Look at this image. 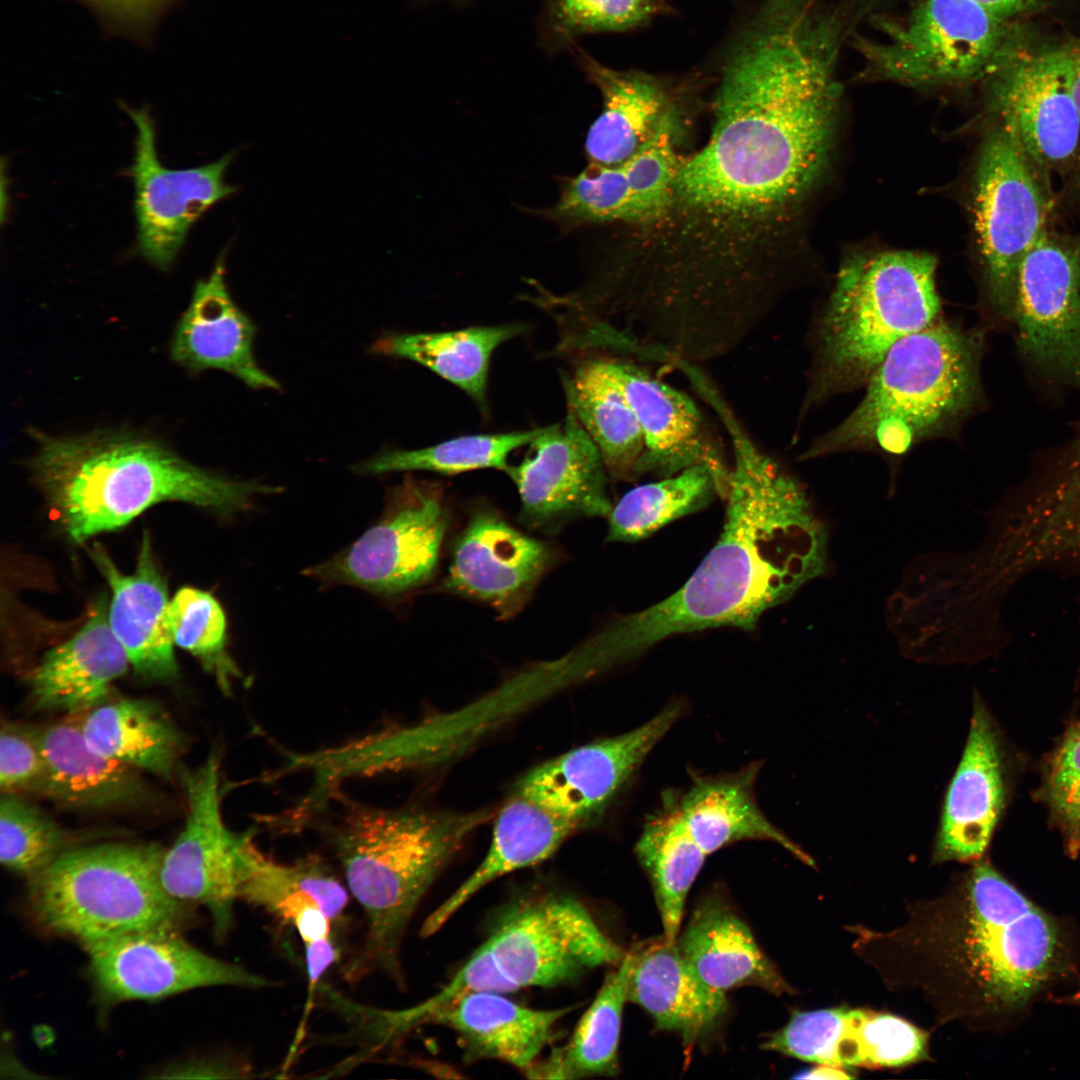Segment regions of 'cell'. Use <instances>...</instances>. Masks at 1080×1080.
I'll return each mask as SVG.
<instances>
[{"label":"cell","mask_w":1080,"mask_h":1080,"mask_svg":"<svg viewBox=\"0 0 1080 1080\" xmlns=\"http://www.w3.org/2000/svg\"><path fill=\"white\" fill-rule=\"evenodd\" d=\"M839 54L791 24L753 28L725 65L709 135L683 154L667 207L606 260L626 315L692 346L744 344L785 289L796 223L834 144Z\"/></svg>","instance_id":"6da1fadb"},{"label":"cell","mask_w":1080,"mask_h":1080,"mask_svg":"<svg viewBox=\"0 0 1080 1080\" xmlns=\"http://www.w3.org/2000/svg\"><path fill=\"white\" fill-rule=\"evenodd\" d=\"M915 903L888 931L851 927L856 953L897 991L918 992L939 1021L986 1027L1024 1013L1076 965L1071 931L988 861Z\"/></svg>","instance_id":"7a4b0ae2"},{"label":"cell","mask_w":1080,"mask_h":1080,"mask_svg":"<svg viewBox=\"0 0 1080 1080\" xmlns=\"http://www.w3.org/2000/svg\"><path fill=\"white\" fill-rule=\"evenodd\" d=\"M714 413L733 454L720 538L680 589L588 641L597 671L677 634L751 631L766 610L828 570L827 531L801 483L757 444L729 402Z\"/></svg>","instance_id":"3957f363"},{"label":"cell","mask_w":1080,"mask_h":1080,"mask_svg":"<svg viewBox=\"0 0 1080 1080\" xmlns=\"http://www.w3.org/2000/svg\"><path fill=\"white\" fill-rule=\"evenodd\" d=\"M32 470L74 543L120 529L148 508L179 501L232 514L279 487L201 469L159 441L130 433L38 436Z\"/></svg>","instance_id":"277c9868"},{"label":"cell","mask_w":1080,"mask_h":1080,"mask_svg":"<svg viewBox=\"0 0 1080 1080\" xmlns=\"http://www.w3.org/2000/svg\"><path fill=\"white\" fill-rule=\"evenodd\" d=\"M491 816L487 809L391 810L348 803L331 841L367 928L341 967L346 982L381 973L404 985L401 946L417 907L467 838Z\"/></svg>","instance_id":"5b68a950"},{"label":"cell","mask_w":1080,"mask_h":1080,"mask_svg":"<svg viewBox=\"0 0 1080 1080\" xmlns=\"http://www.w3.org/2000/svg\"><path fill=\"white\" fill-rule=\"evenodd\" d=\"M983 347L980 331L941 319L901 339L866 382L854 410L801 459L848 451L896 458L952 434L982 401Z\"/></svg>","instance_id":"8992f818"},{"label":"cell","mask_w":1080,"mask_h":1080,"mask_svg":"<svg viewBox=\"0 0 1080 1080\" xmlns=\"http://www.w3.org/2000/svg\"><path fill=\"white\" fill-rule=\"evenodd\" d=\"M936 259L919 251L848 256L813 327L803 412L865 385L901 339L940 319Z\"/></svg>","instance_id":"52a82bcc"},{"label":"cell","mask_w":1080,"mask_h":1080,"mask_svg":"<svg viewBox=\"0 0 1080 1080\" xmlns=\"http://www.w3.org/2000/svg\"><path fill=\"white\" fill-rule=\"evenodd\" d=\"M155 843L69 847L28 878L27 905L46 932L83 944L190 921L189 906L167 895Z\"/></svg>","instance_id":"ba28073f"},{"label":"cell","mask_w":1080,"mask_h":1080,"mask_svg":"<svg viewBox=\"0 0 1080 1080\" xmlns=\"http://www.w3.org/2000/svg\"><path fill=\"white\" fill-rule=\"evenodd\" d=\"M1041 176L994 123L977 155L970 208L987 309L1000 324L1010 325L1020 261L1048 229L1051 199Z\"/></svg>","instance_id":"9c48e42d"},{"label":"cell","mask_w":1080,"mask_h":1080,"mask_svg":"<svg viewBox=\"0 0 1080 1080\" xmlns=\"http://www.w3.org/2000/svg\"><path fill=\"white\" fill-rule=\"evenodd\" d=\"M976 0H921L879 39L860 40L864 72L913 87L955 86L990 72L1002 22Z\"/></svg>","instance_id":"30bf717a"},{"label":"cell","mask_w":1080,"mask_h":1080,"mask_svg":"<svg viewBox=\"0 0 1080 1080\" xmlns=\"http://www.w3.org/2000/svg\"><path fill=\"white\" fill-rule=\"evenodd\" d=\"M482 946L515 990L570 984L625 956L583 903L552 890L505 906Z\"/></svg>","instance_id":"8fae6325"},{"label":"cell","mask_w":1080,"mask_h":1080,"mask_svg":"<svg viewBox=\"0 0 1080 1080\" xmlns=\"http://www.w3.org/2000/svg\"><path fill=\"white\" fill-rule=\"evenodd\" d=\"M373 526L332 558L305 571L327 584L352 585L393 597L431 579L450 523L443 490L406 475L388 490Z\"/></svg>","instance_id":"7c38bea8"},{"label":"cell","mask_w":1080,"mask_h":1080,"mask_svg":"<svg viewBox=\"0 0 1080 1080\" xmlns=\"http://www.w3.org/2000/svg\"><path fill=\"white\" fill-rule=\"evenodd\" d=\"M1009 326L1034 376L1080 391V233L1047 229L1025 254Z\"/></svg>","instance_id":"4fadbf2b"},{"label":"cell","mask_w":1080,"mask_h":1080,"mask_svg":"<svg viewBox=\"0 0 1080 1080\" xmlns=\"http://www.w3.org/2000/svg\"><path fill=\"white\" fill-rule=\"evenodd\" d=\"M184 828L164 850L159 877L168 896L186 905H202L213 917L218 936L232 926L233 906L243 866L242 852L251 831H232L221 810L220 759L213 752L186 771Z\"/></svg>","instance_id":"5bb4252c"},{"label":"cell","mask_w":1080,"mask_h":1080,"mask_svg":"<svg viewBox=\"0 0 1080 1080\" xmlns=\"http://www.w3.org/2000/svg\"><path fill=\"white\" fill-rule=\"evenodd\" d=\"M989 109L1042 174L1076 168L1080 117L1071 88V48L995 63Z\"/></svg>","instance_id":"9a60e30c"},{"label":"cell","mask_w":1080,"mask_h":1080,"mask_svg":"<svg viewBox=\"0 0 1080 1080\" xmlns=\"http://www.w3.org/2000/svg\"><path fill=\"white\" fill-rule=\"evenodd\" d=\"M181 931L153 928L83 944L100 995L122 1002L161 999L202 987L273 985L238 964L201 951Z\"/></svg>","instance_id":"2e32d148"},{"label":"cell","mask_w":1080,"mask_h":1080,"mask_svg":"<svg viewBox=\"0 0 1080 1080\" xmlns=\"http://www.w3.org/2000/svg\"><path fill=\"white\" fill-rule=\"evenodd\" d=\"M530 445L531 453L505 470L518 490L525 526L554 534L572 520L609 515L604 461L569 407L563 421L544 427Z\"/></svg>","instance_id":"e0dca14e"},{"label":"cell","mask_w":1080,"mask_h":1080,"mask_svg":"<svg viewBox=\"0 0 1080 1080\" xmlns=\"http://www.w3.org/2000/svg\"><path fill=\"white\" fill-rule=\"evenodd\" d=\"M124 109L136 127L130 174L135 186L138 249L150 264L167 270L192 226L213 205L235 192L236 188L224 181L234 153L195 168L169 169L158 159L149 111Z\"/></svg>","instance_id":"ac0fdd59"},{"label":"cell","mask_w":1080,"mask_h":1080,"mask_svg":"<svg viewBox=\"0 0 1080 1080\" xmlns=\"http://www.w3.org/2000/svg\"><path fill=\"white\" fill-rule=\"evenodd\" d=\"M682 713V704H669L637 728L545 761L520 778L515 792L584 827L601 817Z\"/></svg>","instance_id":"d6986e66"},{"label":"cell","mask_w":1080,"mask_h":1080,"mask_svg":"<svg viewBox=\"0 0 1080 1080\" xmlns=\"http://www.w3.org/2000/svg\"><path fill=\"white\" fill-rule=\"evenodd\" d=\"M1014 761L987 705L973 696L969 732L945 790L931 862L982 859L1013 788Z\"/></svg>","instance_id":"ffe728a7"},{"label":"cell","mask_w":1080,"mask_h":1080,"mask_svg":"<svg viewBox=\"0 0 1080 1080\" xmlns=\"http://www.w3.org/2000/svg\"><path fill=\"white\" fill-rule=\"evenodd\" d=\"M556 561L552 545L517 529L493 507L478 504L452 545L441 590L511 617Z\"/></svg>","instance_id":"44dd1931"},{"label":"cell","mask_w":1080,"mask_h":1080,"mask_svg":"<svg viewBox=\"0 0 1080 1080\" xmlns=\"http://www.w3.org/2000/svg\"><path fill=\"white\" fill-rule=\"evenodd\" d=\"M605 357L642 430L645 451L638 476L664 478L692 466H704L714 477L718 495L725 499L731 465L693 399L631 358Z\"/></svg>","instance_id":"7402d4cb"},{"label":"cell","mask_w":1080,"mask_h":1080,"mask_svg":"<svg viewBox=\"0 0 1080 1080\" xmlns=\"http://www.w3.org/2000/svg\"><path fill=\"white\" fill-rule=\"evenodd\" d=\"M928 1033L897 1015L863 1008L795 1011L762 1048L842 1068H897L928 1059Z\"/></svg>","instance_id":"603a6c76"},{"label":"cell","mask_w":1080,"mask_h":1080,"mask_svg":"<svg viewBox=\"0 0 1080 1080\" xmlns=\"http://www.w3.org/2000/svg\"><path fill=\"white\" fill-rule=\"evenodd\" d=\"M257 328L235 304L225 282L220 255L210 276L199 281L180 318L171 343L173 359L193 372L226 371L253 389L281 388L257 363L253 344Z\"/></svg>","instance_id":"cb8c5ba5"},{"label":"cell","mask_w":1080,"mask_h":1080,"mask_svg":"<svg viewBox=\"0 0 1080 1080\" xmlns=\"http://www.w3.org/2000/svg\"><path fill=\"white\" fill-rule=\"evenodd\" d=\"M242 858L238 900L293 926L304 945L331 938V926L343 916L349 895L320 857L279 863L258 849L252 835L244 844Z\"/></svg>","instance_id":"d4e9b609"},{"label":"cell","mask_w":1080,"mask_h":1080,"mask_svg":"<svg viewBox=\"0 0 1080 1080\" xmlns=\"http://www.w3.org/2000/svg\"><path fill=\"white\" fill-rule=\"evenodd\" d=\"M90 555L111 589L108 622L130 666L144 680L174 679L178 665L166 624L170 600L148 535L142 538L136 569L131 574L119 571L100 546L95 545Z\"/></svg>","instance_id":"484cf974"},{"label":"cell","mask_w":1080,"mask_h":1080,"mask_svg":"<svg viewBox=\"0 0 1080 1080\" xmlns=\"http://www.w3.org/2000/svg\"><path fill=\"white\" fill-rule=\"evenodd\" d=\"M628 1002L642 1007L660 1030L676 1033L689 1049L722 1023L728 1001L705 984L664 937L631 951Z\"/></svg>","instance_id":"4316f807"},{"label":"cell","mask_w":1080,"mask_h":1080,"mask_svg":"<svg viewBox=\"0 0 1080 1080\" xmlns=\"http://www.w3.org/2000/svg\"><path fill=\"white\" fill-rule=\"evenodd\" d=\"M130 666L98 609L68 640L47 651L28 676L29 696L41 711L84 714L106 701L112 683Z\"/></svg>","instance_id":"83f0119b"},{"label":"cell","mask_w":1080,"mask_h":1080,"mask_svg":"<svg viewBox=\"0 0 1080 1080\" xmlns=\"http://www.w3.org/2000/svg\"><path fill=\"white\" fill-rule=\"evenodd\" d=\"M759 770L760 764L754 762L736 772L695 777L686 790L670 793L682 824L707 856L740 841H770L815 868L812 857L757 805L754 788Z\"/></svg>","instance_id":"f1b7e54d"},{"label":"cell","mask_w":1080,"mask_h":1080,"mask_svg":"<svg viewBox=\"0 0 1080 1080\" xmlns=\"http://www.w3.org/2000/svg\"><path fill=\"white\" fill-rule=\"evenodd\" d=\"M36 733L46 767L42 796L79 810L128 808L149 797L139 770L93 749L79 720L36 728Z\"/></svg>","instance_id":"f546056e"},{"label":"cell","mask_w":1080,"mask_h":1080,"mask_svg":"<svg viewBox=\"0 0 1080 1080\" xmlns=\"http://www.w3.org/2000/svg\"><path fill=\"white\" fill-rule=\"evenodd\" d=\"M570 1010L531 1009L501 993L475 991L437 1013L430 1024L457 1034L465 1062L499 1060L524 1072L551 1042L556 1023Z\"/></svg>","instance_id":"4dcf8cb0"},{"label":"cell","mask_w":1080,"mask_h":1080,"mask_svg":"<svg viewBox=\"0 0 1080 1080\" xmlns=\"http://www.w3.org/2000/svg\"><path fill=\"white\" fill-rule=\"evenodd\" d=\"M676 944L693 972L715 990L753 986L775 995L792 993L749 927L718 897L695 907Z\"/></svg>","instance_id":"1f68e13d"},{"label":"cell","mask_w":1080,"mask_h":1080,"mask_svg":"<svg viewBox=\"0 0 1080 1080\" xmlns=\"http://www.w3.org/2000/svg\"><path fill=\"white\" fill-rule=\"evenodd\" d=\"M579 828L575 821L515 792L497 815L491 844L484 859L426 918L421 926V936L435 934L468 900L493 880L551 857Z\"/></svg>","instance_id":"d6a6232c"},{"label":"cell","mask_w":1080,"mask_h":1080,"mask_svg":"<svg viewBox=\"0 0 1080 1080\" xmlns=\"http://www.w3.org/2000/svg\"><path fill=\"white\" fill-rule=\"evenodd\" d=\"M585 59L586 70L603 101L601 113L586 136V155L589 164L616 165L636 153L680 103L656 76L637 70H615L589 57Z\"/></svg>","instance_id":"836d02e7"},{"label":"cell","mask_w":1080,"mask_h":1080,"mask_svg":"<svg viewBox=\"0 0 1080 1080\" xmlns=\"http://www.w3.org/2000/svg\"><path fill=\"white\" fill-rule=\"evenodd\" d=\"M661 201L656 172L642 155L634 154L616 165L589 164L567 178L558 200L543 214L565 229L605 223L632 228L651 223Z\"/></svg>","instance_id":"e575fe53"},{"label":"cell","mask_w":1080,"mask_h":1080,"mask_svg":"<svg viewBox=\"0 0 1080 1080\" xmlns=\"http://www.w3.org/2000/svg\"><path fill=\"white\" fill-rule=\"evenodd\" d=\"M562 378L568 407L597 446L609 478H639L645 451L642 430L605 354L585 356Z\"/></svg>","instance_id":"d590c367"},{"label":"cell","mask_w":1080,"mask_h":1080,"mask_svg":"<svg viewBox=\"0 0 1080 1080\" xmlns=\"http://www.w3.org/2000/svg\"><path fill=\"white\" fill-rule=\"evenodd\" d=\"M79 721L99 753L167 780L175 775L184 739L158 705L141 699L105 701Z\"/></svg>","instance_id":"8d00e7d4"},{"label":"cell","mask_w":1080,"mask_h":1080,"mask_svg":"<svg viewBox=\"0 0 1080 1080\" xmlns=\"http://www.w3.org/2000/svg\"><path fill=\"white\" fill-rule=\"evenodd\" d=\"M525 330V326L511 323L442 332L390 333L378 339L372 351L421 364L459 387L486 412L491 356L502 343Z\"/></svg>","instance_id":"74e56055"},{"label":"cell","mask_w":1080,"mask_h":1080,"mask_svg":"<svg viewBox=\"0 0 1080 1080\" xmlns=\"http://www.w3.org/2000/svg\"><path fill=\"white\" fill-rule=\"evenodd\" d=\"M631 962L630 951L606 976L570 1040L527 1068L524 1073L528 1078L573 1080L618 1073V1047L623 1009L628 1002Z\"/></svg>","instance_id":"f35d334b"},{"label":"cell","mask_w":1080,"mask_h":1080,"mask_svg":"<svg viewBox=\"0 0 1080 1080\" xmlns=\"http://www.w3.org/2000/svg\"><path fill=\"white\" fill-rule=\"evenodd\" d=\"M635 854L650 880L663 937L676 942L687 894L707 855L686 831L670 795L648 816L635 845Z\"/></svg>","instance_id":"ab89813d"},{"label":"cell","mask_w":1080,"mask_h":1080,"mask_svg":"<svg viewBox=\"0 0 1080 1080\" xmlns=\"http://www.w3.org/2000/svg\"><path fill=\"white\" fill-rule=\"evenodd\" d=\"M715 495L718 490L714 477L704 466H692L637 486L623 495L607 516V541L646 538L670 522L703 509Z\"/></svg>","instance_id":"60d3db41"},{"label":"cell","mask_w":1080,"mask_h":1080,"mask_svg":"<svg viewBox=\"0 0 1080 1080\" xmlns=\"http://www.w3.org/2000/svg\"><path fill=\"white\" fill-rule=\"evenodd\" d=\"M543 428L460 436L415 450H386L352 469L364 475L418 470L449 475L482 468L505 471L509 455L530 444Z\"/></svg>","instance_id":"b9f144b4"},{"label":"cell","mask_w":1080,"mask_h":1080,"mask_svg":"<svg viewBox=\"0 0 1080 1080\" xmlns=\"http://www.w3.org/2000/svg\"><path fill=\"white\" fill-rule=\"evenodd\" d=\"M166 624L173 644L195 656L223 693H231L234 681H247L227 651L226 616L212 594L179 589L169 602Z\"/></svg>","instance_id":"7bdbcfd3"},{"label":"cell","mask_w":1080,"mask_h":1080,"mask_svg":"<svg viewBox=\"0 0 1080 1080\" xmlns=\"http://www.w3.org/2000/svg\"><path fill=\"white\" fill-rule=\"evenodd\" d=\"M67 841L66 832L36 806L2 793L0 861L8 870L29 878L68 849Z\"/></svg>","instance_id":"ee69618b"},{"label":"cell","mask_w":1080,"mask_h":1080,"mask_svg":"<svg viewBox=\"0 0 1080 1080\" xmlns=\"http://www.w3.org/2000/svg\"><path fill=\"white\" fill-rule=\"evenodd\" d=\"M1069 856L1080 853V723L1070 726L1047 756L1037 792Z\"/></svg>","instance_id":"f6af8a7d"},{"label":"cell","mask_w":1080,"mask_h":1080,"mask_svg":"<svg viewBox=\"0 0 1080 1080\" xmlns=\"http://www.w3.org/2000/svg\"><path fill=\"white\" fill-rule=\"evenodd\" d=\"M475 991L506 993L514 987L496 969L489 952L481 945L432 997L418 1005L400 1011L381 1012L380 1027L383 1042L430 1024L434 1016L463 995Z\"/></svg>","instance_id":"bcb514c9"},{"label":"cell","mask_w":1080,"mask_h":1080,"mask_svg":"<svg viewBox=\"0 0 1080 1080\" xmlns=\"http://www.w3.org/2000/svg\"><path fill=\"white\" fill-rule=\"evenodd\" d=\"M662 8L660 0H554L557 24L568 33L630 29Z\"/></svg>","instance_id":"7dc6e473"},{"label":"cell","mask_w":1080,"mask_h":1080,"mask_svg":"<svg viewBox=\"0 0 1080 1080\" xmlns=\"http://www.w3.org/2000/svg\"><path fill=\"white\" fill-rule=\"evenodd\" d=\"M45 778V761L36 728L4 724L0 734L1 792L42 795Z\"/></svg>","instance_id":"c3c4849f"},{"label":"cell","mask_w":1080,"mask_h":1080,"mask_svg":"<svg viewBox=\"0 0 1080 1080\" xmlns=\"http://www.w3.org/2000/svg\"><path fill=\"white\" fill-rule=\"evenodd\" d=\"M305 957L306 968L308 974V995L304 1007V1013L297 1029V1034L294 1039L291 1052L285 1062L286 1065L290 1063L291 1058L297 1050V1047L304 1037L305 1026L309 1012L312 1007L313 994L318 982L325 973V971L334 963L339 957V949L334 944L332 938H325L317 940L315 942L305 944Z\"/></svg>","instance_id":"681fc988"},{"label":"cell","mask_w":1080,"mask_h":1080,"mask_svg":"<svg viewBox=\"0 0 1080 1080\" xmlns=\"http://www.w3.org/2000/svg\"><path fill=\"white\" fill-rule=\"evenodd\" d=\"M247 1069L235 1062L220 1059H199L180 1063L167 1067L161 1075L162 1078H238L244 1077L242 1073Z\"/></svg>","instance_id":"f907efd6"},{"label":"cell","mask_w":1080,"mask_h":1080,"mask_svg":"<svg viewBox=\"0 0 1080 1080\" xmlns=\"http://www.w3.org/2000/svg\"><path fill=\"white\" fill-rule=\"evenodd\" d=\"M125 25L138 27L149 22L167 0H88Z\"/></svg>","instance_id":"816d5d0a"},{"label":"cell","mask_w":1080,"mask_h":1080,"mask_svg":"<svg viewBox=\"0 0 1080 1080\" xmlns=\"http://www.w3.org/2000/svg\"><path fill=\"white\" fill-rule=\"evenodd\" d=\"M1001 19L1026 12L1040 0H976Z\"/></svg>","instance_id":"f5cc1de1"},{"label":"cell","mask_w":1080,"mask_h":1080,"mask_svg":"<svg viewBox=\"0 0 1080 1080\" xmlns=\"http://www.w3.org/2000/svg\"><path fill=\"white\" fill-rule=\"evenodd\" d=\"M853 1077V1075L847 1073L845 1068L827 1064H817V1066L796 1076V1078L805 1079H850Z\"/></svg>","instance_id":"db71d44e"},{"label":"cell","mask_w":1080,"mask_h":1080,"mask_svg":"<svg viewBox=\"0 0 1080 1080\" xmlns=\"http://www.w3.org/2000/svg\"><path fill=\"white\" fill-rule=\"evenodd\" d=\"M1071 88L1080 117V48H1071ZM1077 177L1080 183V160L1077 166Z\"/></svg>","instance_id":"11a10c76"}]
</instances>
